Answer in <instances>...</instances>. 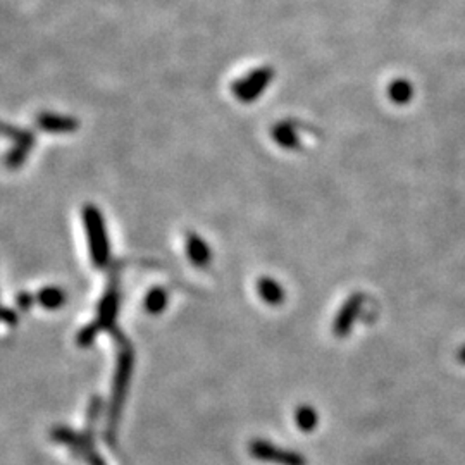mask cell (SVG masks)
<instances>
[{"label": "cell", "instance_id": "cell-1", "mask_svg": "<svg viewBox=\"0 0 465 465\" xmlns=\"http://www.w3.org/2000/svg\"><path fill=\"white\" fill-rule=\"evenodd\" d=\"M133 365H134V353L131 345L128 343L119 347L116 372H114V381H113V393H110L109 408H107L105 441L110 448L116 447L119 420H121L122 407H125L126 396H128L130 391L131 376H133Z\"/></svg>", "mask_w": 465, "mask_h": 465}, {"label": "cell", "instance_id": "cell-2", "mask_svg": "<svg viewBox=\"0 0 465 465\" xmlns=\"http://www.w3.org/2000/svg\"><path fill=\"white\" fill-rule=\"evenodd\" d=\"M83 224H85L86 234H88L91 262H93L95 268H105L110 258V250L105 222H103L101 210L95 205L83 207Z\"/></svg>", "mask_w": 465, "mask_h": 465}, {"label": "cell", "instance_id": "cell-3", "mask_svg": "<svg viewBox=\"0 0 465 465\" xmlns=\"http://www.w3.org/2000/svg\"><path fill=\"white\" fill-rule=\"evenodd\" d=\"M50 440L73 450L74 455L86 465H105V460L95 450L93 440H90L85 432H76L66 426H55L50 431Z\"/></svg>", "mask_w": 465, "mask_h": 465}, {"label": "cell", "instance_id": "cell-4", "mask_svg": "<svg viewBox=\"0 0 465 465\" xmlns=\"http://www.w3.org/2000/svg\"><path fill=\"white\" fill-rule=\"evenodd\" d=\"M248 452L253 459L260 460V462H271L277 465H307V460L300 453L280 448L264 440H253L248 444Z\"/></svg>", "mask_w": 465, "mask_h": 465}, {"label": "cell", "instance_id": "cell-5", "mask_svg": "<svg viewBox=\"0 0 465 465\" xmlns=\"http://www.w3.org/2000/svg\"><path fill=\"white\" fill-rule=\"evenodd\" d=\"M119 300H121V297H119L117 285H110V288L107 289V293L103 295L101 304H98L97 321H95L102 331L110 333L114 328H116Z\"/></svg>", "mask_w": 465, "mask_h": 465}, {"label": "cell", "instance_id": "cell-6", "mask_svg": "<svg viewBox=\"0 0 465 465\" xmlns=\"http://www.w3.org/2000/svg\"><path fill=\"white\" fill-rule=\"evenodd\" d=\"M37 125L40 130L49 131V133H71L76 131L79 122L78 119L69 116H59V114L43 113L37 119Z\"/></svg>", "mask_w": 465, "mask_h": 465}, {"label": "cell", "instance_id": "cell-7", "mask_svg": "<svg viewBox=\"0 0 465 465\" xmlns=\"http://www.w3.org/2000/svg\"><path fill=\"white\" fill-rule=\"evenodd\" d=\"M186 252H188L190 260L197 268H205L210 262V250L204 240L198 234L190 233L186 238Z\"/></svg>", "mask_w": 465, "mask_h": 465}, {"label": "cell", "instance_id": "cell-8", "mask_svg": "<svg viewBox=\"0 0 465 465\" xmlns=\"http://www.w3.org/2000/svg\"><path fill=\"white\" fill-rule=\"evenodd\" d=\"M359 307H360L359 298H352V300L345 305L343 310H341L340 316H338V319L335 321V326H333V333H335L338 338H343L348 335L350 329H352L353 321H355L357 317V312H359Z\"/></svg>", "mask_w": 465, "mask_h": 465}, {"label": "cell", "instance_id": "cell-9", "mask_svg": "<svg viewBox=\"0 0 465 465\" xmlns=\"http://www.w3.org/2000/svg\"><path fill=\"white\" fill-rule=\"evenodd\" d=\"M66 292L62 288H57V286H45V288L40 289L37 295L38 304L49 310L61 309L66 304Z\"/></svg>", "mask_w": 465, "mask_h": 465}, {"label": "cell", "instance_id": "cell-10", "mask_svg": "<svg viewBox=\"0 0 465 465\" xmlns=\"http://www.w3.org/2000/svg\"><path fill=\"white\" fill-rule=\"evenodd\" d=\"M264 74L257 73L253 74V76L243 79V81L236 83V85H234V93H236V97H240L241 101H250V98L256 97L258 90L264 86Z\"/></svg>", "mask_w": 465, "mask_h": 465}, {"label": "cell", "instance_id": "cell-11", "mask_svg": "<svg viewBox=\"0 0 465 465\" xmlns=\"http://www.w3.org/2000/svg\"><path fill=\"white\" fill-rule=\"evenodd\" d=\"M295 419H297L298 427L305 432L314 431V429L317 427V423H319V415H317V412L314 411L310 405H302V407H298V411L295 413Z\"/></svg>", "mask_w": 465, "mask_h": 465}, {"label": "cell", "instance_id": "cell-12", "mask_svg": "<svg viewBox=\"0 0 465 465\" xmlns=\"http://www.w3.org/2000/svg\"><path fill=\"white\" fill-rule=\"evenodd\" d=\"M258 293L262 300L271 305H277L283 302V289L280 288L272 280H260L258 281Z\"/></svg>", "mask_w": 465, "mask_h": 465}, {"label": "cell", "instance_id": "cell-13", "mask_svg": "<svg viewBox=\"0 0 465 465\" xmlns=\"http://www.w3.org/2000/svg\"><path fill=\"white\" fill-rule=\"evenodd\" d=\"M0 133H2V137H7L11 138V140H14L16 145L28 147V149H31L35 143V138L31 137V133L19 128H14V126L11 125H6V122H0Z\"/></svg>", "mask_w": 465, "mask_h": 465}, {"label": "cell", "instance_id": "cell-14", "mask_svg": "<svg viewBox=\"0 0 465 465\" xmlns=\"http://www.w3.org/2000/svg\"><path fill=\"white\" fill-rule=\"evenodd\" d=\"M168 305V292L164 288L150 289L145 298V309L150 314H161Z\"/></svg>", "mask_w": 465, "mask_h": 465}, {"label": "cell", "instance_id": "cell-15", "mask_svg": "<svg viewBox=\"0 0 465 465\" xmlns=\"http://www.w3.org/2000/svg\"><path fill=\"white\" fill-rule=\"evenodd\" d=\"M102 408H103V400L101 398V396H93L88 405V411H86L85 435L88 436L90 440H93V429H95V424H97V420L101 419Z\"/></svg>", "mask_w": 465, "mask_h": 465}, {"label": "cell", "instance_id": "cell-16", "mask_svg": "<svg viewBox=\"0 0 465 465\" xmlns=\"http://www.w3.org/2000/svg\"><path fill=\"white\" fill-rule=\"evenodd\" d=\"M102 329L98 328L97 323H91L90 326H86V328H83L81 331L78 333V345L79 347H90L91 343L95 341V338H97L98 333H101Z\"/></svg>", "mask_w": 465, "mask_h": 465}, {"label": "cell", "instance_id": "cell-17", "mask_svg": "<svg viewBox=\"0 0 465 465\" xmlns=\"http://www.w3.org/2000/svg\"><path fill=\"white\" fill-rule=\"evenodd\" d=\"M31 149H28V147H21V145H16L13 150H11L9 154H7V157H6V164L9 166V168H19V166L23 164V162H25V159H26V155L28 152H30Z\"/></svg>", "mask_w": 465, "mask_h": 465}, {"label": "cell", "instance_id": "cell-18", "mask_svg": "<svg viewBox=\"0 0 465 465\" xmlns=\"http://www.w3.org/2000/svg\"><path fill=\"white\" fill-rule=\"evenodd\" d=\"M33 302H35L33 295H30V293H26V292L19 293V295L16 297V305H18L21 310H30L31 305H33Z\"/></svg>", "mask_w": 465, "mask_h": 465}, {"label": "cell", "instance_id": "cell-19", "mask_svg": "<svg viewBox=\"0 0 465 465\" xmlns=\"http://www.w3.org/2000/svg\"><path fill=\"white\" fill-rule=\"evenodd\" d=\"M0 323L16 324L18 323V314H14L9 309H0Z\"/></svg>", "mask_w": 465, "mask_h": 465}, {"label": "cell", "instance_id": "cell-20", "mask_svg": "<svg viewBox=\"0 0 465 465\" xmlns=\"http://www.w3.org/2000/svg\"><path fill=\"white\" fill-rule=\"evenodd\" d=\"M457 359H459L460 362H462V364H465V347L460 350L459 352V355H457Z\"/></svg>", "mask_w": 465, "mask_h": 465}]
</instances>
